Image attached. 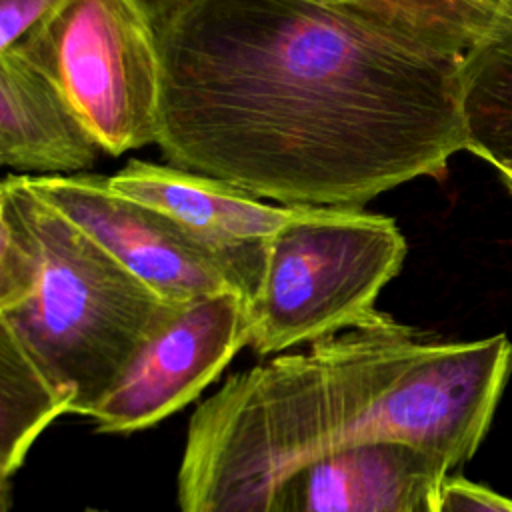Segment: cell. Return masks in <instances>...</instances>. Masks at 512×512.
<instances>
[{
  "label": "cell",
  "mask_w": 512,
  "mask_h": 512,
  "mask_svg": "<svg viewBox=\"0 0 512 512\" xmlns=\"http://www.w3.org/2000/svg\"><path fill=\"white\" fill-rule=\"evenodd\" d=\"M488 26L388 0H186L154 28L156 144L282 206L362 208L466 150L462 62Z\"/></svg>",
  "instance_id": "obj_1"
},
{
  "label": "cell",
  "mask_w": 512,
  "mask_h": 512,
  "mask_svg": "<svg viewBox=\"0 0 512 512\" xmlns=\"http://www.w3.org/2000/svg\"><path fill=\"white\" fill-rule=\"evenodd\" d=\"M510 372L506 334L434 342L388 314L274 354L196 406L178 510L266 512L292 470L364 444H406L452 472L476 454Z\"/></svg>",
  "instance_id": "obj_2"
},
{
  "label": "cell",
  "mask_w": 512,
  "mask_h": 512,
  "mask_svg": "<svg viewBox=\"0 0 512 512\" xmlns=\"http://www.w3.org/2000/svg\"><path fill=\"white\" fill-rule=\"evenodd\" d=\"M30 210L40 268L30 290L0 308V324L50 376L70 414L86 418L176 304L162 300L32 188Z\"/></svg>",
  "instance_id": "obj_3"
},
{
  "label": "cell",
  "mask_w": 512,
  "mask_h": 512,
  "mask_svg": "<svg viewBox=\"0 0 512 512\" xmlns=\"http://www.w3.org/2000/svg\"><path fill=\"white\" fill-rule=\"evenodd\" d=\"M406 240L396 222L364 208L304 206L270 242L264 280L250 304V348L288 352L370 326L382 288L400 272Z\"/></svg>",
  "instance_id": "obj_4"
},
{
  "label": "cell",
  "mask_w": 512,
  "mask_h": 512,
  "mask_svg": "<svg viewBox=\"0 0 512 512\" xmlns=\"http://www.w3.org/2000/svg\"><path fill=\"white\" fill-rule=\"evenodd\" d=\"M14 46L62 90L104 154L158 142L156 30L130 0H66Z\"/></svg>",
  "instance_id": "obj_5"
},
{
  "label": "cell",
  "mask_w": 512,
  "mask_h": 512,
  "mask_svg": "<svg viewBox=\"0 0 512 512\" xmlns=\"http://www.w3.org/2000/svg\"><path fill=\"white\" fill-rule=\"evenodd\" d=\"M26 180L162 300L180 306L220 292L238 294L228 264L210 244L168 214L112 190L108 176Z\"/></svg>",
  "instance_id": "obj_6"
},
{
  "label": "cell",
  "mask_w": 512,
  "mask_h": 512,
  "mask_svg": "<svg viewBox=\"0 0 512 512\" xmlns=\"http://www.w3.org/2000/svg\"><path fill=\"white\" fill-rule=\"evenodd\" d=\"M244 346L250 306L236 292L180 304L86 418L104 434L150 428L196 400Z\"/></svg>",
  "instance_id": "obj_7"
},
{
  "label": "cell",
  "mask_w": 512,
  "mask_h": 512,
  "mask_svg": "<svg viewBox=\"0 0 512 512\" xmlns=\"http://www.w3.org/2000/svg\"><path fill=\"white\" fill-rule=\"evenodd\" d=\"M108 184L168 214L210 244L228 264L248 306L262 286L272 238L304 208L272 206L224 180L144 160H130L108 176Z\"/></svg>",
  "instance_id": "obj_8"
},
{
  "label": "cell",
  "mask_w": 512,
  "mask_h": 512,
  "mask_svg": "<svg viewBox=\"0 0 512 512\" xmlns=\"http://www.w3.org/2000/svg\"><path fill=\"white\" fill-rule=\"evenodd\" d=\"M450 476L434 456L406 444H364L292 470L266 512H402Z\"/></svg>",
  "instance_id": "obj_9"
},
{
  "label": "cell",
  "mask_w": 512,
  "mask_h": 512,
  "mask_svg": "<svg viewBox=\"0 0 512 512\" xmlns=\"http://www.w3.org/2000/svg\"><path fill=\"white\" fill-rule=\"evenodd\" d=\"M104 154L62 90L16 46L0 52V164L80 172Z\"/></svg>",
  "instance_id": "obj_10"
},
{
  "label": "cell",
  "mask_w": 512,
  "mask_h": 512,
  "mask_svg": "<svg viewBox=\"0 0 512 512\" xmlns=\"http://www.w3.org/2000/svg\"><path fill=\"white\" fill-rule=\"evenodd\" d=\"M466 152L512 176V0H496L488 30L462 62Z\"/></svg>",
  "instance_id": "obj_11"
},
{
  "label": "cell",
  "mask_w": 512,
  "mask_h": 512,
  "mask_svg": "<svg viewBox=\"0 0 512 512\" xmlns=\"http://www.w3.org/2000/svg\"><path fill=\"white\" fill-rule=\"evenodd\" d=\"M70 414L68 400L24 350L18 338L0 324V480L24 464L38 436L60 416Z\"/></svg>",
  "instance_id": "obj_12"
},
{
  "label": "cell",
  "mask_w": 512,
  "mask_h": 512,
  "mask_svg": "<svg viewBox=\"0 0 512 512\" xmlns=\"http://www.w3.org/2000/svg\"><path fill=\"white\" fill-rule=\"evenodd\" d=\"M436 512H512V500L462 476H446L436 490Z\"/></svg>",
  "instance_id": "obj_13"
},
{
  "label": "cell",
  "mask_w": 512,
  "mask_h": 512,
  "mask_svg": "<svg viewBox=\"0 0 512 512\" xmlns=\"http://www.w3.org/2000/svg\"><path fill=\"white\" fill-rule=\"evenodd\" d=\"M390 4L428 18L488 26L496 14V0H388Z\"/></svg>",
  "instance_id": "obj_14"
},
{
  "label": "cell",
  "mask_w": 512,
  "mask_h": 512,
  "mask_svg": "<svg viewBox=\"0 0 512 512\" xmlns=\"http://www.w3.org/2000/svg\"><path fill=\"white\" fill-rule=\"evenodd\" d=\"M66 0H0V52L18 44Z\"/></svg>",
  "instance_id": "obj_15"
},
{
  "label": "cell",
  "mask_w": 512,
  "mask_h": 512,
  "mask_svg": "<svg viewBox=\"0 0 512 512\" xmlns=\"http://www.w3.org/2000/svg\"><path fill=\"white\" fill-rule=\"evenodd\" d=\"M156 28L160 26L176 8H180L186 0H130Z\"/></svg>",
  "instance_id": "obj_16"
},
{
  "label": "cell",
  "mask_w": 512,
  "mask_h": 512,
  "mask_svg": "<svg viewBox=\"0 0 512 512\" xmlns=\"http://www.w3.org/2000/svg\"><path fill=\"white\" fill-rule=\"evenodd\" d=\"M438 490V488H436ZM436 490L420 496L412 504H408L402 512H436Z\"/></svg>",
  "instance_id": "obj_17"
},
{
  "label": "cell",
  "mask_w": 512,
  "mask_h": 512,
  "mask_svg": "<svg viewBox=\"0 0 512 512\" xmlns=\"http://www.w3.org/2000/svg\"><path fill=\"white\" fill-rule=\"evenodd\" d=\"M2 512H8V486H2Z\"/></svg>",
  "instance_id": "obj_18"
},
{
  "label": "cell",
  "mask_w": 512,
  "mask_h": 512,
  "mask_svg": "<svg viewBox=\"0 0 512 512\" xmlns=\"http://www.w3.org/2000/svg\"><path fill=\"white\" fill-rule=\"evenodd\" d=\"M504 184H506L508 190L512 192V176H504Z\"/></svg>",
  "instance_id": "obj_19"
},
{
  "label": "cell",
  "mask_w": 512,
  "mask_h": 512,
  "mask_svg": "<svg viewBox=\"0 0 512 512\" xmlns=\"http://www.w3.org/2000/svg\"><path fill=\"white\" fill-rule=\"evenodd\" d=\"M86 512H100V510H86Z\"/></svg>",
  "instance_id": "obj_20"
}]
</instances>
